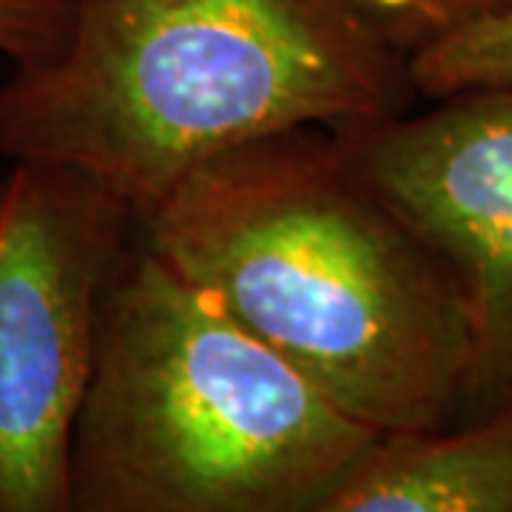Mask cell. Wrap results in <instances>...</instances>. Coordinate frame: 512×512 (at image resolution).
Listing matches in <instances>:
<instances>
[{
  "label": "cell",
  "instance_id": "1",
  "mask_svg": "<svg viewBox=\"0 0 512 512\" xmlns=\"http://www.w3.org/2000/svg\"><path fill=\"white\" fill-rule=\"evenodd\" d=\"M146 245L376 436L458 419L470 336L450 268L328 128L194 168Z\"/></svg>",
  "mask_w": 512,
  "mask_h": 512
},
{
  "label": "cell",
  "instance_id": "2",
  "mask_svg": "<svg viewBox=\"0 0 512 512\" xmlns=\"http://www.w3.org/2000/svg\"><path fill=\"white\" fill-rule=\"evenodd\" d=\"M413 89L359 0H72L66 46L0 86V154L77 168L140 222L231 148L384 123Z\"/></svg>",
  "mask_w": 512,
  "mask_h": 512
},
{
  "label": "cell",
  "instance_id": "3",
  "mask_svg": "<svg viewBox=\"0 0 512 512\" xmlns=\"http://www.w3.org/2000/svg\"><path fill=\"white\" fill-rule=\"evenodd\" d=\"M379 439L148 245L111 276L72 512H319Z\"/></svg>",
  "mask_w": 512,
  "mask_h": 512
},
{
  "label": "cell",
  "instance_id": "4",
  "mask_svg": "<svg viewBox=\"0 0 512 512\" xmlns=\"http://www.w3.org/2000/svg\"><path fill=\"white\" fill-rule=\"evenodd\" d=\"M134 211L55 163L0 183V512H72L74 421Z\"/></svg>",
  "mask_w": 512,
  "mask_h": 512
},
{
  "label": "cell",
  "instance_id": "5",
  "mask_svg": "<svg viewBox=\"0 0 512 512\" xmlns=\"http://www.w3.org/2000/svg\"><path fill=\"white\" fill-rule=\"evenodd\" d=\"M336 137L456 279L470 336L456 421L512 410V86Z\"/></svg>",
  "mask_w": 512,
  "mask_h": 512
},
{
  "label": "cell",
  "instance_id": "6",
  "mask_svg": "<svg viewBox=\"0 0 512 512\" xmlns=\"http://www.w3.org/2000/svg\"><path fill=\"white\" fill-rule=\"evenodd\" d=\"M319 512H512V410L379 436Z\"/></svg>",
  "mask_w": 512,
  "mask_h": 512
},
{
  "label": "cell",
  "instance_id": "7",
  "mask_svg": "<svg viewBox=\"0 0 512 512\" xmlns=\"http://www.w3.org/2000/svg\"><path fill=\"white\" fill-rule=\"evenodd\" d=\"M359 6L404 55L464 26L512 15V0H359Z\"/></svg>",
  "mask_w": 512,
  "mask_h": 512
},
{
  "label": "cell",
  "instance_id": "8",
  "mask_svg": "<svg viewBox=\"0 0 512 512\" xmlns=\"http://www.w3.org/2000/svg\"><path fill=\"white\" fill-rule=\"evenodd\" d=\"M69 29L72 0H0V55L15 69L52 60Z\"/></svg>",
  "mask_w": 512,
  "mask_h": 512
}]
</instances>
